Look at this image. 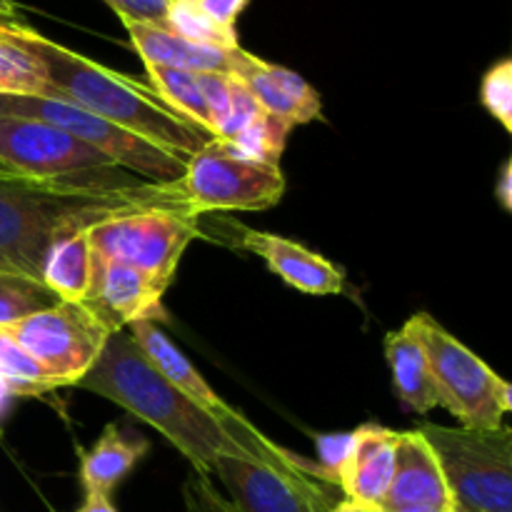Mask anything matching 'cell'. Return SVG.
Wrapping results in <instances>:
<instances>
[{
    "label": "cell",
    "instance_id": "cell-1",
    "mask_svg": "<svg viewBox=\"0 0 512 512\" xmlns=\"http://www.w3.org/2000/svg\"><path fill=\"white\" fill-rule=\"evenodd\" d=\"M150 208L190 210L175 183H150L120 165L53 180H0V265L40 280L53 243Z\"/></svg>",
    "mask_w": 512,
    "mask_h": 512
},
{
    "label": "cell",
    "instance_id": "cell-2",
    "mask_svg": "<svg viewBox=\"0 0 512 512\" xmlns=\"http://www.w3.org/2000/svg\"><path fill=\"white\" fill-rule=\"evenodd\" d=\"M78 388L90 390L125 408L143 423L153 425L193 465L195 473L205 478H213V463L218 455H238L270 463L208 410L173 388L145 360L125 330L110 335L93 368L78 380Z\"/></svg>",
    "mask_w": 512,
    "mask_h": 512
},
{
    "label": "cell",
    "instance_id": "cell-3",
    "mask_svg": "<svg viewBox=\"0 0 512 512\" xmlns=\"http://www.w3.org/2000/svg\"><path fill=\"white\" fill-rule=\"evenodd\" d=\"M15 30L45 65V73L58 98L70 100L93 115L133 130L150 143L163 145L185 158L195 155L213 140L208 133L165 108L150 85L103 68L85 55L53 43L28 25L15 23Z\"/></svg>",
    "mask_w": 512,
    "mask_h": 512
},
{
    "label": "cell",
    "instance_id": "cell-4",
    "mask_svg": "<svg viewBox=\"0 0 512 512\" xmlns=\"http://www.w3.org/2000/svg\"><path fill=\"white\" fill-rule=\"evenodd\" d=\"M453 503L468 512H512V430L423 423Z\"/></svg>",
    "mask_w": 512,
    "mask_h": 512
},
{
    "label": "cell",
    "instance_id": "cell-5",
    "mask_svg": "<svg viewBox=\"0 0 512 512\" xmlns=\"http://www.w3.org/2000/svg\"><path fill=\"white\" fill-rule=\"evenodd\" d=\"M428 358L438 400L460 420V428H500L512 410L508 380L488 368L430 315L410 318Z\"/></svg>",
    "mask_w": 512,
    "mask_h": 512
},
{
    "label": "cell",
    "instance_id": "cell-6",
    "mask_svg": "<svg viewBox=\"0 0 512 512\" xmlns=\"http://www.w3.org/2000/svg\"><path fill=\"white\" fill-rule=\"evenodd\" d=\"M0 115L35 118L63 133L73 135L80 143L90 145L120 168L150 180V183L170 185L185 175L188 158L158 143H150L143 135L125 130L110 120L93 115L90 110L70 103L65 98H13L0 95Z\"/></svg>",
    "mask_w": 512,
    "mask_h": 512
},
{
    "label": "cell",
    "instance_id": "cell-7",
    "mask_svg": "<svg viewBox=\"0 0 512 512\" xmlns=\"http://www.w3.org/2000/svg\"><path fill=\"white\" fill-rule=\"evenodd\" d=\"M175 185L188 208L203 218L225 210L273 208L285 193V175L280 165L260 163L213 138L190 155L185 175Z\"/></svg>",
    "mask_w": 512,
    "mask_h": 512
},
{
    "label": "cell",
    "instance_id": "cell-8",
    "mask_svg": "<svg viewBox=\"0 0 512 512\" xmlns=\"http://www.w3.org/2000/svg\"><path fill=\"white\" fill-rule=\"evenodd\" d=\"M18 343L55 385H78L95 365L113 330L88 303H60L38 310L18 323L0 328Z\"/></svg>",
    "mask_w": 512,
    "mask_h": 512
},
{
    "label": "cell",
    "instance_id": "cell-9",
    "mask_svg": "<svg viewBox=\"0 0 512 512\" xmlns=\"http://www.w3.org/2000/svg\"><path fill=\"white\" fill-rule=\"evenodd\" d=\"M200 215L190 210L150 208L118 215L88 230L95 255L130 265L170 285L190 240L198 235Z\"/></svg>",
    "mask_w": 512,
    "mask_h": 512
},
{
    "label": "cell",
    "instance_id": "cell-10",
    "mask_svg": "<svg viewBox=\"0 0 512 512\" xmlns=\"http://www.w3.org/2000/svg\"><path fill=\"white\" fill-rule=\"evenodd\" d=\"M213 475L238 512H333L338 503L318 463L295 458L290 465L218 455Z\"/></svg>",
    "mask_w": 512,
    "mask_h": 512
},
{
    "label": "cell",
    "instance_id": "cell-11",
    "mask_svg": "<svg viewBox=\"0 0 512 512\" xmlns=\"http://www.w3.org/2000/svg\"><path fill=\"white\" fill-rule=\"evenodd\" d=\"M0 165L23 180H53L115 163L43 120L0 115Z\"/></svg>",
    "mask_w": 512,
    "mask_h": 512
},
{
    "label": "cell",
    "instance_id": "cell-12",
    "mask_svg": "<svg viewBox=\"0 0 512 512\" xmlns=\"http://www.w3.org/2000/svg\"><path fill=\"white\" fill-rule=\"evenodd\" d=\"M165 290L168 285L150 278L143 270L93 253V280L85 303L113 333H118L135 320H153V315L160 313Z\"/></svg>",
    "mask_w": 512,
    "mask_h": 512
},
{
    "label": "cell",
    "instance_id": "cell-13",
    "mask_svg": "<svg viewBox=\"0 0 512 512\" xmlns=\"http://www.w3.org/2000/svg\"><path fill=\"white\" fill-rule=\"evenodd\" d=\"M455 503L428 440L418 430L400 433L395 475L380 510L453 512Z\"/></svg>",
    "mask_w": 512,
    "mask_h": 512
},
{
    "label": "cell",
    "instance_id": "cell-14",
    "mask_svg": "<svg viewBox=\"0 0 512 512\" xmlns=\"http://www.w3.org/2000/svg\"><path fill=\"white\" fill-rule=\"evenodd\" d=\"M235 245L250 250L265 260L270 270L290 288L308 295H338L345 288V273L323 255L313 253L305 245L293 243L283 235L263 233V230L238 228Z\"/></svg>",
    "mask_w": 512,
    "mask_h": 512
},
{
    "label": "cell",
    "instance_id": "cell-15",
    "mask_svg": "<svg viewBox=\"0 0 512 512\" xmlns=\"http://www.w3.org/2000/svg\"><path fill=\"white\" fill-rule=\"evenodd\" d=\"M233 75L248 85V90L265 113L285 120L293 128L313 123L323 115L318 90L295 70L265 63L258 55H250L248 50L240 48Z\"/></svg>",
    "mask_w": 512,
    "mask_h": 512
},
{
    "label": "cell",
    "instance_id": "cell-16",
    "mask_svg": "<svg viewBox=\"0 0 512 512\" xmlns=\"http://www.w3.org/2000/svg\"><path fill=\"white\" fill-rule=\"evenodd\" d=\"M400 433L380 425H365L353 433V445L338 475L345 500L380 508L388 495L398 460Z\"/></svg>",
    "mask_w": 512,
    "mask_h": 512
},
{
    "label": "cell",
    "instance_id": "cell-17",
    "mask_svg": "<svg viewBox=\"0 0 512 512\" xmlns=\"http://www.w3.org/2000/svg\"><path fill=\"white\" fill-rule=\"evenodd\" d=\"M128 38L145 65H165V68L190 70V73H223L233 75L240 48H213V45L190 43L180 35L170 33L165 25L135 23L123 20Z\"/></svg>",
    "mask_w": 512,
    "mask_h": 512
},
{
    "label": "cell",
    "instance_id": "cell-18",
    "mask_svg": "<svg viewBox=\"0 0 512 512\" xmlns=\"http://www.w3.org/2000/svg\"><path fill=\"white\" fill-rule=\"evenodd\" d=\"M385 358H388L390 375H393L395 393H398L400 403L405 408L418 415L438 408L440 400L433 375H430L428 358H425V350L410 320L395 333H388V338H385Z\"/></svg>",
    "mask_w": 512,
    "mask_h": 512
},
{
    "label": "cell",
    "instance_id": "cell-19",
    "mask_svg": "<svg viewBox=\"0 0 512 512\" xmlns=\"http://www.w3.org/2000/svg\"><path fill=\"white\" fill-rule=\"evenodd\" d=\"M150 443L138 433H120L110 423L90 450L80 453V483L85 493L108 495L128 478L130 470L145 458Z\"/></svg>",
    "mask_w": 512,
    "mask_h": 512
},
{
    "label": "cell",
    "instance_id": "cell-20",
    "mask_svg": "<svg viewBox=\"0 0 512 512\" xmlns=\"http://www.w3.org/2000/svg\"><path fill=\"white\" fill-rule=\"evenodd\" d=\"M93 280V248L88 233L70 235L48 248L40 263V283L68 303H85Z\"/></svg>",
    "mask_w": 512,
    "mask_h": 512
},
{
    "label": "cell",
    "instance_id": "cell-21",
    "mask_svg": "<svg viewBox=\"0 0 512 512\" xmlns=\"http://www.w3.org/2000/svg\"><path fill=\"white\" fill-rule=\"evenodd\" d=\"M0 95L58 98L45 65L15 30V20H0Z\"/></svg>",
    "mask_w": 512,
    "mask_h": 512
},
{
    "label": "cell",
    "instance_id": "cell-22",
    "mask_svg": "<svg viewBox=\"0 0 512 512\" xmlns=\"http://www.w3.org/2000/svg\"><path fill=\"white\" fill-rule=\"evenodd\" d=\"M148 85L160 103L173 110L178 118L188 120L198 130L213 138V125H210L208 108H205L203 90H200L198 73L178 68H165V65H145Z\"/></svg>",
    "mask_w": 512,
    "mask_h": 512
},
{
    "label": "cell",
    "instance_id": "cell-23",
    "mask_svg": "<svg viewBox=\"0 0 512 512\" xmlns=\"http://www.w3.org/2000/svg\"><path fill=\"white\" fill-rule=\"evenodd\" d=\"M55 303H60L58 295L40 280L0 265V328H8Z\"/></svg>",
    "mask_w": 512,
    "mask_h": 512
},
{
    "label": "cell",
    "instance_id": "cell-24",
    "mask_svg": "<svg viewBox=\"0 0 512 512\" xmlns=\"http://www.w3.org/2000/svg\"><path fill=\"white\" fill-rule=\"evenodd\" d=\"M165 28L170 33L180 35V38L190 40V43L213 45V48H240L238 33L235 28H223L215 23L213 18L200 10L195 0H168V10H165Z\"/></svg>",
    "mask_w": 512,
    "mask_h": 512
},
{
    "label": "cell",
    "instance_id": "cell-25",
    "mask_svg": "<svg viewBox=\"0 0 512 512\" xmlns=\"http://www.w3.org/2000/svg\"><path fill=\"white\" fill-rule=\"evenodd\" d=\"M290 130H293V125L263 110L248 128H243L233 140H225V143H230L238 153L248 155V158L260 160V163L280 165Z\"/></svg>",
    "mask_w": 512,
    "mask_h": 512
},
{
    "label": "cell",
    "instance_id": "cell-26",
    "mask_svg": "<svg viewBox=\"0 0 512 512\" xmlns=\"http://www.w3.org/2000/svg\"><path fill=\"white\" fill-rule=\"evenodd\" d=\"M0 378L13 395H43L58 388L55 380L0 330Z\"/></svg>",
    "mask_w": 512,
    "mask_h": 512
},
{
    "label": "cell",
    "instance_id": "cell-27",
    "mask_svg": "<svg viewBox=\"0 0 512 512\" xmlns=\"http://www.w3.org/2000/svg\"><path fill=\"white\" fill-rule=\"evenodd\" d=\"M480 100L485 110L512 133V60L505 58L495 63L485 73L483 85H480Z\"/></svg>",
    "mask_w": 512,
    "mask_h": 512
},
{
    "label": "cell",
    "instance_id": "cell-28",
    "mask_svg": "<svg viewBox=\"0 0 512 512\" xmlns=\"http://www.w3.org/2000/svg\"><path fill=\"white\" fill-rule=\"evenodd\" d=\"M198 83L213 125V138L225 140L230 128V75L198 73Z\"/></svg>",
    "mask_w": 512,
    "mask_h": 512
},
{
    "label": "cell",
    "instance_id": "cell-29",
    "mask_svg": "<svg viewBox=\"0 0 512 512\" xmlns=\"http://www.w3.org/2000/svg\"><path fill=\"white\" fill-rule=\"evenodd\" d=\"M183 508L185 512H238L218 488H213V480L198 473H190L183 483Z\"/></svg>",
    "mask_w": 512,
    "mask_h": 512
},
{
    "label": "cell",
    "instance_id": "cell-30",
    "mask_svg": "<svg viewBox=\"0 0 512 512\" xmlns=\"http://www.w3.org/2000/svg\"><path fill=\"white\" fill-rule=\"evenodd\" d=\"M260 113H263V108H260L258 100L253 98L248 85H245L243 80L235 78V75H230V128L225 140H233L235 135L243 128H248Z\"/></svg>",
    "mask_w": 512,
    "mask_h": 512
},
{
    "label": "cell",
    "instance_id": "cell-31",
    "mask_svg": "<svg viewBox=\"0 0 512 512\" xmlns=\"http://www.w3.org/2000/svg\"><path fill=\"white\" fill-rule=\"evenodd\" d=\"M120 20H135V23L163 25L168 0H105Z\"/></svg>",
    "mask_w": 512,
    "mask_h": 512
},
{
    "label": "cell",
    "instance_id": "cell-32",
    "mask_svg": "<svg viewBox=\"0 0 512 512\" xmlns=\"http://www.w3.org/2000/svg\"><path fill=\"white\" fill-rule=\"evenodd\" d=\"M200 5L208 18H213L215 23L223 25V28H235V20L240 18L245 8H248L250 0H195Z\"/></svg>",
    "mask_w": 512,
    "mask_h": 512
},
{
    "label": "cell",
    "instance_id": "cell-33",
    "mask_svg": "<svg viewBox=\"0 0 512 512\" xmlns=\"http://www.w3.org/2000/svg\"><path fill=\"white\" fill-rule=\"evenodd\" d=\"M495 195H498V203L503 205V210H512V163L503 165V173H500L498 188H495Z\"/></svg>",
    "mask_w": 512,
    "mask_h": 512
},
{
    "label": "cell",
    "instance_id": "cell-34",
    "mask_svg": "<svg viewBox=\"0 0 512 512\" xmlns=\"http://www.w3.org/2000/svg\"><path fill=\"white\" fill-rule=\"evenodd\" d=\"M75 512H118V510H115V505L110 503L108 495L85 493V503Z\"/></svg>",
    "mask_w": 512,
    "mask_h": 512
},
{
    "label": "cell",
    "instance_id": "cell-35",
    "mask_svg": "<svg viewBox=\"0 0 512 512\" xmlns=\"http://www.w3.org/2000/svg\"><path fill=\"white\" fill-rule=\"evenodd\" d=\"M333 512H385V510H380V508H370V505L353 503V500H343V503L335 505Z\"/></svg>",
    "mask_w": 512,
    "mask_h": 512
},
{
    "label": "cell",
    "instance_id": "cell-36",
    "mask_svg": "<svg viewBox=\"0 0 512 512\" xmlns=\"http://www.w3.org/2000/svg\"><path fill=\"white\" fill-rule=\"evenodd\" d=\"M18 13V5L13 0H0V20H15Z\"/></svg>",
    "mask_w": 512,
    "mask_h": 512
},
{
    "label": "cell",
    "instance_id": "cell-37",
    "mask_svg": "<svg viewBox=\"0 0 512 512\" xmlns=\"http://www.w3.org/2000/svg\"><path fill=\"white\" fill-rule=\"evenodd\" d=\"M10 390H8V385L3 383V378H0V420H3V415H5V408H8V403H10Z\"/></svg>",
    "mask_w": 512,
    "mask_h": 512
},
{
    "label": "cell",
    "instance_id": "cell-38",
    "mask_svg": "<svg viewBox=\"0 0 512 512\" xmlns=\"http://www.w3.org/2000/svg\"><path fill=\"white\" fill-rule=\"evenodd\" d=\"M13 178H18V175H13L10 170H5L3 165H0V180H13ZM20 180H23V178H20Z\"/></svg>",
    "mask_w": 512,
    "mask_h": 512
},
{
    "label": "cell",
    "instance_id": "cell-39",
    "mask_svg": "<svg viewBox=\"0 0 512 512\" xmlns=\"http://www.w3.org/2000/svg\"><path fill=\"white\" fill-rule=\"evenodd\" d=\"M453 512H468V510H463V508H458V505H455Z\"/></svg>",
    "mask_w": 512,
    "mask_h": 512
}]
</instances>
